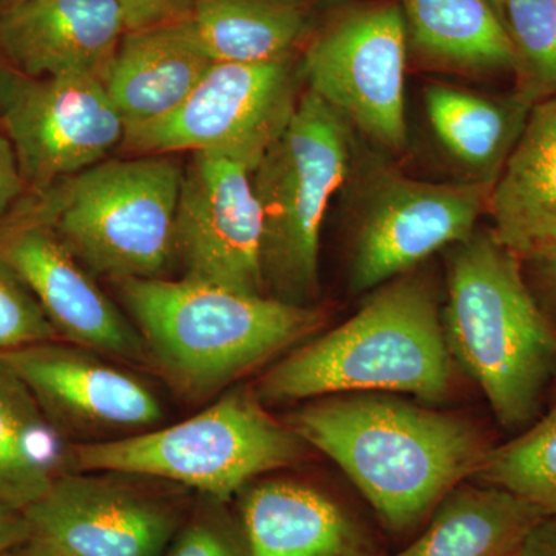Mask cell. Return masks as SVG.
<instances>
[{"label": "cell", "mask_w": 556, "mask_h": 556, "mask_svg": "<svg viewBox=\"0 0 556 556\" xmlns=\"http://www.w3.org/2000/svg\"><path fill=\"white\" fill-rule=\"evenodd\" d=\"M287 424L361 490L388 529L409 532L477 475L492 448L473 424L387 393L313 399Z\"/></svg>", "instance_id": "6da1fadb"}, {"label": "cell", "mask_w": 556, "mask_h": 556, "mask_svg": "<svg viewBox=\"0 0 556 556\" xmlns=\"http://www.w3.org/2000/svg\"><path fill=\"white\" fill-rule=\"evenodd\" d=\"M453 354L433 287L420 276L388 281L345 324L277 362L260 379L263 404L336 394L448 396Z\"/></svg>", "instance_id": "7a4b0ae2"}, {"label": "cell", "mask_w": 556, "mask_h": 556, "mask_svg": "<svg viewBox=\"0 0 556 556\" xmlns=\"http://www.w3.org/2000/svg\"><path fill=\"white\" fill-rule=\"evenodd\" d=\"M450 351L478 383L497 422L526 430L556 380V327L533 298L521 262L492 232L450 247Z\"/></svg>", "instance_id": "3957f363"}, {"label": "cell", "mask_w": 556, "mask_h": 556, "mask_svg": "<svg viewBox=\"0 0 556 556\" xmlns=\"http://www.w3.org/2000/svg\"><path fill=\"white\" fill-rule=\"evenodd\" d=\"M113 283L148 358L190 397L223 390L324 325V313L181 278Z\"/></svg>", "instance_id": "277c9868"}, {"label": "cell", "mask_w": 556, "mask_h": 556, "mask_svg": "<svg viewBox=\"0 0 556 556\" xmlns=\"http://www.w3.org/2000/svg\"><path fill=\"white\" fill-rule=\"evenodd\" d=\"M306 444L263 407L254 390L237 388L175 426L70 447V471L155 479L230 501L262 475L292 466Z\"/></svg>", "instance_id": "5b68a950"}, {"label": "cell", "mask_w": 556, "mask_h": 556, "mask_svg": "<svg viewBox=\"0 0 556 556\" xmlns=\"http://www.w3.org/2000/svg\"><path fill=\"white\" fill-rule=\"evenodd\" d=\"M181 178L172 155L102 161L28 203L87 269L113 281L163 278L177 260Z\"/></svg>", "instance_id": "8992f818"}, {"label": "cell", "mask_w": 556, "mask_h": 556, "mask_svg": "<svg viewBox=\"0 0 556 556\" xmlns=\"http://www.w3.org/2000/svg\"><path fill=\"white\" fill-rule=\"evenodd\" d=\"M353 130L316 93L303 91L288 126L252 170L270 298L295 305L316 298L321 226L353 170Z\"/></svg>", "instance_id": "52a82bcc"}, {"label": "cell", "mask_w": 556, "mask_h": 556, "mask_svg": "<svg viewBox=\"0 0 556 556\" xmlns=\"http://www.w3.org/2000/svg\"><path fill=\"white\" fill-rule=\"evenodd\" d=\"M408 33L401 3L372 0L340 11L300 62L308 90L391 153L407 146Z\"/></svg>", "instance_id": "ba28073f"}, {"label": "cell", "mask_w": 556, "mask_h": 556, "mask_svg": "<svg viewBox=\"0 0 556 556\" xmlns=\"http://www.w3.org/2000/svg\"><path fill=\"white\" fill-rule=\"evenodd\" d=\"M362 181L351 226L350 283L375 291L467 240L489 211L492 181L430 182L379 167Z\"/></svg>", "instance_id": "9c48e42d"}, {"label": "cell", "mask_w": 556, "mask_h": 556, "mask_svg": "<svg viewBox=\"0 0 556 556\" xmlns=\"http://www.w3.org/2000/svg\"><path fill=\"white\" fill-rule=\"evenodd\" d=\"M302 79L294 54L263 64L214 62L174 112L129 127L123 146L139 155L218 150L255 169L298 108Z\"/></svg>", "instance_id": "30bf717a"}, {"label": "cell", "mask_w": 556, "mask_h": 556, "mask_svg": "<svg viewBox=\"0 0 556 556\" xmlns=\"http://www.w3.org/2000/svg\"><path fill=\"white\" fill-rule=\"evenodd\" d=\"M0 126L35 193L102 163L124 144L127 131L100 76L80 73L49 78L14 73L0 101Z\"/></svg>", "instance_id": "8fae6325"}, {"label": "cell", "mask_w": 556, "mask_h": 556, "mask_svg": "<svg viewBox=\"0 0 556 556\" xmlns=\"http://www.w3.org/2000/svg\"><path fill=\"white\" fill-rule=\"evenodd\" d=\"M252 170L248 160L233 153L192 152L182 169L175 218V257L186 278L268 295L262 266V208Z\"/></svg>", "instance_id": "7c38bea8"}, {"label": "cell", "mask_w": 556, "mask_h": 556, "mask_svg": "<svg viewBox=\"0 0 556 556\" xmlns=\"http://www.w3.org/2000/svg\"><path fill=\"white\" fill-rule=\"evenodd\" d=\"M130 475L67 471L25 508L33 536L70 556H163L185 514Z\"/></svg>", "instance_id": "4fadbf2b"}, {"label": "cell", "mask_w": 556, "mask_h": 556, "mask_svg": "<svg viewBox=\"0 0 556 556\" xmlns=\"http://www.w3.org/2000/svg\"><path fill=\"white\" fill-rule=\"evenodd\" d=\"M64 437L110 441L152 430L163 405L144 380L87 348L56 340L0 351Z\"/></svg>", "instance_id": "5bb4252c"}, {"label": "cell", "mask_w": 556, "mask_h": 556, "mask_svg": "<svg viewBox=\"0 0 556 556\" xmlns=\"http://www.w3.org/2000/svg\"><path fill=\"white\" fill-rule=\"evenodd\" d=\"M0 258L30 289L60 338L105 356L146 362L138 329L30 203L0 218Z\"/></svg>", "instance_id": "9a60e30c"}, {"label": "cell", "mask_w": 556, "mask_h": 556, "mask_svg": "<svg viewBox=\"0 0 556 556\" xmlns=\"http://www.w3.org/2000/svg\"><path fill=\"white\" fill-rule=\"evenodd\" d=\"M127 31L119 0H22L0 14V50L28 78H102Z\"/></svg>", "instance_id": "2e32d148"}, {"label": "cell", "mask_w": 556, "mask_h": 556, "mask_svg": "<svg viewBox=\"0 0 556 556\" xmlns=\"http://www.w3.org/2000/svg\"><path fill=\"white\" fill-rule=\"evenodd\" d=\"M239 495L254 556H386L367 527L316 485L268 479Z\"/></svg>", "instance_id": "e0dca14e"}, {"label": "cell", "mask_w": 556, "mask_h": 556, "mask_svg": "<svg viewBox=\"0 0 556 556\" xmlns=\"http://www.w3.org/2000/svg\"><path fill=\"white\" fill-rule=\"evenodd\" d=\"M486 212L493 236L519 262L556 249V94L530 110Z\"/></svg>", "instance_id": "ac0fdd59"}, {"label": "cell", "mask_w": 556, "mask_h": 556, "mask_svg": "<svg viewBox=\"0 0 556 556\" xmlns=\"http://www.w3.org/2000/svg\"><path fill=\"white\" fill-rule=\"evenodd\" d=\"M212 64L186 17L127 31L101 79L129 129L174 112Z\"/></svg>", "instance_id": "d6986e66"}, {"label": "cell", "mask_w": 556, "mask_h": 556, "mask_svg": "<svg viewBox=\"0 0 556 556\" xmlns=\"http://www.w3.org/2000/svg\"><path fill=\"white\" fill-rule=\"evenodd\" d=\"M543 518L507 490L463 482L438 504L424 532L393 556H519Z\"/></svg>", "instance_id": "ffe728a7"}, {"label": "cell", "mask_w": 556, "mask_h": 556, "mask_svg": "<svg viewBox=\"0 0 556 556\" xmlns=\"http://www.w3.org/2000/svg\"><path fill=\"white\" fill-rule=\"evenodd\" d=\"M408 46L431 67L497 75L515 70L506 27L490 0H401Z\"/></svg>", "instance_id": "44dd1931"}, {"label": "cell", "mask_w": 556, "mask_h": 556, "mask_svg": "<svg viewBox=\"0 0 556 556\" xmlns=\"http://www.w3.org/2000/svg\"><path fill=\"white\" fill-rule=\"evenodd\" d=\"M428 123L445 152L478 181L495 182L533 105L431 83L424 90Z\"/></svg>", "instance_id": "7402d4cb"}, {"label": "cell", "mask_w": 556, "mask_h": 556, "mask_svg": "<svg viewBox=\"0 0 556 556\" xmlns=\"http://www.w3.org/2000/svg\"><path fill=\"white\" fill-rule=\"evenodd\" d=\"M70 471V445L0 361V503L24 511Z\"/></svg>", "instance_id": "603a6c76"}, {"label": "cell", "mask_w": 556, "mask_h": 556, "mask_svg": "<svg viewBox=\"0 0 556 556\" xmlns=\"http://www.w3.org/2000/svg\"><path fill=\"white\" fill-rule=\"evenodd\" d=\"M188 20L212 61L263 64L294 54L309 10L303 0H197Z\"/></svg>", "instance_id": "cb8c5ba5"}, {"label": "cell", "mask_w": 556, "mask_h": 556, "mask_svg": "<svg viewBox=\"0 0 556 556\" xmlns=\"http://www.w3.org/2000/svg\"><path fill=\"white\" fill-rule=\"evenodd\" d=\"M473 479L556 518V404L517 438L490 448Z\"/></svg>", "instance_id": "d4e9b609"}, {"label": "cell", "mask_w": 556, "mask_h": 556, "mask_svg": "<svg viewBox=\"0 0 556 556\" xmlns=\"http://www.w3.org/2000/svg\"><path fill=\"white\" fill-rule=\"evenodd\" d=\"M515 54V94L535 105L556 94V0H504Z\"/></svg>", "instance_id": "484cf974"}, {"label": "cell", "mask_w": 556, "mask_h": 556, "mask_svg": "<svg viewBox=\"0 0 556 556\" xmlns=\"http://www.w3.org/2000/svg\"><path fill=\"white\" fill-rule=\"evenodd\" d=\"M229 503L199 495L163 556H254L239 511Z\"/></svg>", "instance_id": "4316f807"}, {"label": "cell", "mask_w": 556, "mask_h": 556, "mask_svg": "<svg viewBox=\"0 0 556 556\" xmlns=\"http://www.w3.org/2000/svg\"><path fill=\"white\" fill-rule=\"evenodd\" d=\"M38 300L0 258V351L58 340Z\"/></svg>", "instance_id": "83f0119b"}, {"label": "cell", "mask_w": 556, "mask_h": 556, "mask_svg": "<svg viewBox=\"0 0 556 556\" xmlns=\"http://www.w3.org/2000/svg\"><path fill=\"white\" fill-rule=\"evenodd\" d=\"M195 2L197 0H119L126 11L129 31L186 20Z\"/></svg>", "instance_id": "f1b7e54d"}, {"label": "cell", "mask_w": 556, "mask_h": 556, "mask_svg": "<svg viewBox=\"0 0 556 556\" xmlns=\"http://www.w3.org/2000/svg\"><path fill=\"white\" fill-rule=\"evenodd\" d=\"M25 189L27 185L22 178L13 146L0 126V218L16 208L24 197Z\"/></svg>", "instance_id": "f546056e"}, {"label": "cell", "mask_w": 556, "mask_h": 556, "mask_svg": "<svg viewBox=\"0 0 556 556\" xmlns=\"http://www.w3.org/2000/svg\"><path fill=\"white\" fill-rule=\"evenodd\" d=\"M31 536L30 522L24 511L0 503V556L9 555Z\"/></svg>", "instance_id": "4dcf8cb0"}, {"label": "cell", "mask_w": 556, "mask_h": 556, "mask_svg": "<svg viewBox=\"0 0 556 556\" xmlns=\"http://www.w3.org/2000/svg\"><path fill=\"white\" fill-rule=\"evenodd\" d=\"M519 556H556V518L546 517L538 522Z\"/></svg>", "instance_id": "1f68e13d"}, {"label": "cell", "mask_w": 556, "mask_h": 556, "mask_svg": "<svg viewBox=\"0 0 556 556\" xmlns=\"http://www.w3.org/2000/svg\"><path fill=\"white\" fill-rule=\"evenodd\" d=\"M527 263L532 266L541 291L556 309V249Z\"/></svg>", "instance_id": "d6a6232c"}, {"label": "cell", "mask_w": 556, "mask_h": 556, "mask_svg": "<svg viewBox=\"0 0 556 556\" xmlns=\"http://www.w3.org/2000/svg\"><path fill=\"white\" fill-rule=\"evenodd\" d=\"M5 556H70L61 551L60 547L42 540V538L31 536L30 540L22 543L21 546L13 548L9 555Z\"/></svg>", "instance_id": "836d02e7"}, {"label": "cell", "mask_w": 556, "mask_h": 556, "mask_svg": "<svg viewBox=\"0 0 556 556\" xmlns=\"http://www.w3.org/2000/svg\"><path fill=\"white\" fill-rule=\"evenodd\" d=\"M14 73H16V70L11 67L7 58L3 56L2 50H0V101H2L3 93H5L7 86H9Z\"/></svg>", "instance_id": "e575fe53"}, {"label": "cell", "mask_w": 556, "mask_h": 556, "mask_svg": "<svg viewBox=\"0 0 556 556\" xmlns=\"http://www.w3.org/2000/svg\"><path fill=\"white\" fill-rule=\"evenodd\" d=\"M21 2L22 0H0V14L13 9V7H16L17 3Z\"/></svg>", "instance_id": "d590c367"}, {"label": "cell", "mask_w": 556, "mask_h": 556, "mask_svg": "<svg viewBox=\"0 0 556 556\" xmlns=\"http://www.w3.org/2000/svg\"><path fill=\"white\" fill-rule=\"evenodd\" d=\"M495 7L496 13L500 14L501 21H503V2L504 0H490ZM504 24V22H503Z\"/></svg>", "instance_id": "8d00e7d4"}]
</instances>
